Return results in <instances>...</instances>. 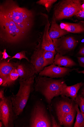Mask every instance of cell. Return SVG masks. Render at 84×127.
I'll return each mask as SVG.
<instances>
[{
	"label": "cell",
	"mask_w": 84,
	"mask_h": 127,
	"mask_svg": "<svg viewBox=\"0 0 84 127\" xmlns=\"http://www.w3.org/2000/svg\"><path fill=\"white\" fill-rule=\"evenodd\" d=\"M0 15L12 21L22 31L27 33L34 23L33 11L19 6L15 1L6 0L0 5Z\"/></svg>",
	"instance_id": "cell-1"
},
{
	"label": "cell",
	"mask_w": 84,
	"mask_h": 127,
	"mask_svg": "<svg viewBox=\"0 0 84 127\" xmlns=\"http://www.w3.org/2000/svg\"><path fill=\"white\" fill-rule=\"evenodd\" d=\"M34 76L25 80H19L20 87L17 94L11 96L14 111L17 118L26 107L33 90Z\"/></svg>",
	"instance_id": "cell-2"
},
{
	"label": "cell",
	"mask_w": 84,
	"mask_h": 127,
	"mask_svg": "<svg viewBox=\"0 0 84 127\" xmlns=\"http://www.w3.org/2000/svg\"><path fill=\"white\" fill-rule=\"evenodd\" d=\"M27 34L20 29L12 21L0 15V37L4 41L10 43H17L24 39Z\"/></svg>",
	"instance_id": "cell-3"
},
{
	"label": "cell",
	"mask_w": 84,
	"mask_h": 127,
	"mask_svg": "<svg viewBox=\"0 0 84 127\" xmlns=\"http://www.w3.org/2000/svg\"><path fill=\"white\" fill-rule=\"evenodd\" d=\"M64 82L62 80H55L44 76L38 79L35 86V91L41 94L49 104L52 99L61 95V86Z\"/></svg>",
	"instance_id": "cell-4"
},
{
	"label": "cell",
	"mask_w": 84,
	"mask_h": 127,
	"mask_svg": "<svg viewBox=\"0 0 84 127\" xmlns=\"http://www.w3.org/2000/svg\"><path fill=\"white\" fill-rule=\"evenodd\" d=\"M83 0H63L55 5L54 17L56 21L74 16L81 10Z\"/></svg>",
	"instance_id": "cell-5"
},
{
	"label": "cell",
	"mask_w": 84,
	"mask_h": 127,
	"mask_svg": "<svg viewBox=\"0 0 84 127\" xmlns=\"http://www.w3.org/2000/svg\"><path fill=\"white\" fill-rule=\"evenodd\" d=\"M52 123L43 105L40 102L34 105L30 121V127H50Z\"/></svg>",
	"instance_id": "cell-6"
},
{
	"label": "cell",
	"mask_w": 84,
	"mask_h": 127,
	"mask_svg": "<svg viewBox=\"0 0 84 127\" xmlns=\"http://www.w3.org/2000/svg\"><path fill=\"white\" fill-rule=\"evenodd\" d=\"M17 118L14 111L11 96H6L0 102V120L6 127H13Z\"/></svg>",
	"instance_id": "cell-7"
},
{
	"label": "cell",
	"mask_w": 84,
	"mask_h": 127,
	"mask_svg": "<svg viewBox=\"0 0 84 127\" xmlns=\"http://www.w3.org/2000/svg\"><path fill=\"white\" fill-rule=\"evenodd\" d=\"M52 40L55 50L63 55L74 50L78 43V41L72 36H64Z\"/></svg>",
	"instance_id": "cell-8"
},
{
	"label": "cell",
	"mask_w": 84,
	"mask_h": 127,
	"mask_svg": "<svg viewBox=\"0 0 84 127\" xmlns=\"http://www.w3.org/2000/svg\"><path fill=\"white\" fill-rule=\"evenodd\" d=\"M78 68L70 69L56 66L54 64L44 68L39 73L41 76L49 77L51 78L63 77L74 71H78Z\"/></svg>",
	"instance_id": "cell-9"
},
{
	"label": "cell",
	"mask_w": 84,
	"mask_h": 127,
	"mask_svg": "<svg viewBox=\"0 0 84 127\" xmlns=\"http://www.w3.org/2000/svg\"><path fill=\"white\" fill-rule=\"evenodd\" d=\"M75 100H61L57 103L55 106V111L59 124L62 125L66 115L72 112L76 111Z\"/></svg>",
	"instance_id": "cell-10"
},
{
	"label": "cell",
	"mask_w": 84,
	"mask_h": 127,
	"mask_svg": "<svg viewBox=\"0 0 84 127\" xmlns=\"http://www.w3.org/2000/svg\"><path fill=\"white\" fill-rule=\"evenodd\" d=\"M44 50L42 47V41L40 40L31 57V63L34 66L36 73H39L44 68Z\"/></svg>",
	"instance_id": "cell-11"
},
{
	"label": "cell",
	"mask_w": 84,
	"mask_h": 127,
	"mask_svg": "<svg viewBox=\"0 0 84 127\" xmlns=\"http://www.w3.org/2000/svg\"><path fill=\"white\" fill-rule=\"evenodd\" d=\"M83 84L84 83L82 82L73 86H67L64 82L61 86V95L70 97L72 100H75L78 92Z\"/></svg>",
	"instance_id": "cell-12"
},
{
	"label": "cell",
	"mask_w": 84,
	"mask_h": 127,
	"mask_svg": "<svg viewBox=\"0 0 84 127\" xmlns=\"http://www.w3.org/2000/svg\"><path fill=\"white\" fill-rule=\"evenodd\" d=\"M17 68L19 76V80H27L34 76L36 73L34 66L20 64L18 65Z\"/></svg>",
	"instance_id": "cell-13"
},
{
	"label": "cell",
	"mask_w": 84,
	"mask_h": 127,
	"mask_svg": "<svg viewBox=\"0 0 84 127\" xmlns=\"http://www.w3.org/2000/svg\"><path fill=\"white\" fill-rule=\"evenodd\" d=\"M59 26L62 29L69 33H84V21L77 23L62 22Z\"/></svg>",
	"instance_id": "cell-14"
},
{
	"label": "cell",
	"mask_w": 84,
	"mask_h": 127,
	"mask_svg": "<svg viewBox=\"0 0 84 127\" xmlns=\"http://www.w3.org/2000/svg\"><path fill=\"white\" fill-rule=\"evenodd\" d=\"M68 32L62 29L56 22L53 17L51 26L49 30V35L52 39H56L64 36L68 34Z\"/></svg>",
	"instance_id": "cell-15"
},
{
	"label": "cell",
	"mask_w": 84,
	"mask_h": 127,
	"mask_svg": "<svg viewBox=\"0 0 84 127\" xmlns=\"http://www.w3.org/2000/svg\"><path fill=\"white\" fill-rule=\"evenodd\" d=\"M17 65L15 64L5 61H3L1 63L0 65V78L3 80V84L6 82L11 72L14 69L17 68L18 65Z\"/></svg>",
	"instance_id": "cell-16"
},
{
	"label": "cell",
	"mask_w": 84,
	"mask_h": 127,
	"mask_svg": "<svg viewBox=\"0 0 84 127\" xmlns=\"http://www.w3.org/2000/svg\"><path fill=\"white\" fill-rule=\"evenodd\" d=\"M54 64L58 66H64L66 67H71L77 65L72 60L58 53L54 58Z\"/></svg>",
	"instance_id": "cell-17"
},
{
	"label": "cell",
	"mask_w": 84,
	"mask_h": 127,
	"mask_svg": "<svg viewBox=\"0 0 84 127\" xmlns=\"http://www.w3.org/2000/svg\"><path fill=\"white\" fill-rule=\"evenodd\" d=\"M17 68L13 70L9 74L6 82L1 86L4 87H10L14 85L19 76Z\"/></svg>",
	"instance_id": "cell-18"
},
{
	"label": "cell",
	"mask_w": 84,
	"mask_h": 127,
	"mask_svg": "<svg viewBox=\"0 0 84 127\" xmlns=\"http://www.w3.org/2000/svg\"><path fill=\"white\" fill-rule=\"evenodd\" d=\"M56 53L44 50V67L49 65L54 64V55Z\"/></svg>",
	"instance_id": "cell-19"
},
{
	"label": "cell",
	"mask_w": 84,
	"mask_h": 127,
	"mask_svg": "<svg viewBox=\"0 0 84 127\" xmlns=\"http://www.w3.org/2000/svg\"><path fill=\"white\" fill-rule=\"evenodd\" d=\"M76 110L77 112L76 121L74 127H84V114L80 111L77 104Z\"/></svg>",
	"instance_id": "cell-20"
},
{
	"label": "cell",
	"mask_w": 84,
	"mask_h": 127,
	"mask_svg": "<svg viewBox=\"0 0 84 127\" xmlns=\"http://www.w3.org/2000/svg\"><path fill=\"white\" fill-rule=\"evenodd\" d=\"M76 111L67 114L64 119L62 125L65 127H71L73 123Z\"/></svg>",
	"instance_id": "cell-21"
},
{
	"label": "cell",
	"mask_w": 84,
	"mask_h": 127,
	"mask_svg": "<svg viewBox=\"0 0 84 127\" xmlns=\"http://www.w3.org/2000/svg\"><path fill=\"white\" fill-rule=\"evenodd\" d=\"M57 0H40L36 3L44 6L48 13H49L53 4L57 1Z\"/></svg>",
	"instance_id": "cell-22"
},
{
	"label": "cell",
	"mask_w": 84,
	"mask_h": 127,
	"mask_svg": "<svg viewBox=\"0 0 84 127\" xmlns=\"http://www.w3.org/2000/svg\"><path fill=\"white\" fill-rule=\"evenodd\" d=\"M76 104L80 108L81 111L84 114V98L81 95L79 94L75 99Z\"/></svg>",
	"instance_id": "cell-23"
},
{
	"label": "cell",
	"mask_w": 84,
	"mask_h": 127,
	"mask_svg": "<svg viewBox=\"0 0 84 127\" xmlns=\"http://www.w3.org/2000/svg\"><path fill=\"white\" fill-rule=\"evenodd\" d=\"M26 51H23L17 53L11 58L8 60L7 62H9L10 60L14 59H18L20 60L23 59H25L28 61L29 62L28 58L26 56Z\"/></svg>",
	"instance_id": "cell-24"
},
{
	"label": "cell",
	"mask_w": 84,
	"mask_h": 127,
	"mask_svg": "<svg viewBox=\"0 0 84 127\" xmlns=\"http://www.w3.org/2000/svg\"><path fill=\"white\" fill-rule=\"evenodd\" d=\"M74 16L77 19L81 20V21H84V0H83L81 10Z\"/></svg>",
	"instance_id": "cell-25"
},
{
	"label": "cell",
	"mask_w": 84,
	"mask_h": 127,
	"mask_svg": "<svg viewBox=\"0 0 84 127\" xmlns=\"http://www.w3.org/2000/svg\"><path fill=\"white\" fill-rule=\"evenodd\" d=\"M51 115V117L52 120V127H61L62 126L60 125L57 122L55 118L52 114L51 110L50 109H49Z\"/></svg>",
	"instance_id": "cell-26"
},
{
	"label": "cell",
	"mask_w": 84,
	"mask_h": 127,
	"mask_svg": "<svg viewBox=\"0 0 84 127\" xmlns=\"http://www.w3.org/2000/svg\"><path fill=\"white\" fill-rule=\"evenodd\" d=\"M77 59L80 66L84 68V56L78 57Z\"/></svg>",
	"instance_id": "cell-27"
},
{
	"label": "cell",
	"mask_w": 84,
	"mask_h": 127,
	"mask_svg": "<svg viewBox=\"0 0 84 127\" xmlns=\"http://www.w3.org/2000/svg\"><path fill=\"white\" fill-rule=\"evenodd\" d=\"M2 57L1 59V60H6L8 58H10L11 56L9 55L6 51V50L5 49L4 50L3 52L2 53Z\"/></svg>",
	"instance_id": "cell-28"
},
{
	"label": "cell",
	"mask_w": 84,
	"mask_h": 127,
	"mask_svg": "<svg viewBox=\"0 0 84 127\" xmlns=\"http://www.w3.org/2000/svg\"><path fill=\"white\" fill-rule=\"evenodd\" d=\"M78 54L79 56H84V46L80 50Z\"/></svg>",
	"instance_id": "cell-29"
},
{
	"label": "cell",
	"mask_w": 84,
	"mask_h": 127,
	"mask_svg": "<svg viewBox=\"0 0 84 127\" xmlns=\"http://www.w3.org/2000/svg\"><path fill=\"white\" fill-rule=\"evenodd\" d=\"M5 96L4 95V90L2 89L0 91V100L3 99Z\"/></svg>",
	"instance_id": "cell-30"
},
{
	"label": "cell",
	"mask_w": 84,
	"mask_h": 127,
	"mask_svg": "<svg viewBox=\"0 0 84 127\" xmlns=\"http://www.w3.org/2000/svg\"><path fill=\"white\" fill-rule=\"evenodd\" d=\"M80 90V95H82L84 98V83L83 86L79 90Z\"/></svg>",
	"instance_id": "cell-31"
},
{
	"label": "cell",
	"mask_w": 84,
	"mask_h": 127,
	"mask_svg": "<svg viewBox=\"0 0 84 127\" xmlns=\"http://www.w3.org/2000/svg\"><path fill=\"white\" fill-rule=\"evenodd\" d=\"M3 83V79L1 78H0V85L1 86Z\"/></svg>",
	"instance_id": "cell-32"
},
{
	"label": "cell",
	"mask_w": 84,
	"mask_h": 127,
	"mask_svg": "<svg viewBox=\"0 0 84 127\" xmlns=\"http://www.w3.org/2000/svg\"><path fill=\"white\" fill-rule=\"evenodd\" d=\"M76 72L79 73H82L84 74V70L82 71H77Z\"/></svg>",
	"instance_id": "cell-33"
},
{
	"label": "cell",
	"mask_w": 84,
	"mask_h": 127,
	"mask_svg": "<svg viewBox=\"0 0 84 127\" xmlns=\"http://www.w3.org/2000/svg\"><path fill=\"white\" fill-rule=\"evenodd\" d=\"M3 124V123L1 122H0V127H2Z\"/></svg>",
	"instance_id": "cell-34"
}]
</instances>
